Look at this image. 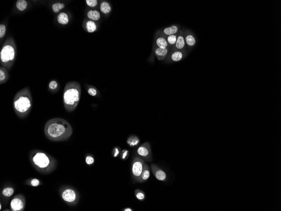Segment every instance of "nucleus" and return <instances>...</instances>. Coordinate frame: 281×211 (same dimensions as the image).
<instances>
[{
    "label": "nucleus",
    "instance_id": "1",
    "mask_svg": "<svg viewBox=\"0 0 281 211\" xmlns=\"http://www.w3.org/2000/svg\"><path fill=\"white\" fill-rule=\"evenodd\" d=\"M47 138L53 142H62L70 138L73 129L70 124L62 118H55L48 120L44 128Z\"/></svg>",
    "mask_w": 281,
    "mask_h": 211
},
{
    "label": "nucleus",
    "instance_id": "2",
    "mask_svg": "<svg viewBox=\"0 0 281 211\" xmlns=\"http://www.w3.org/2000/svg\"><path fill=\"white\" fill-rule=\"evenodd\" d=\"M29 159L31 164L36 170L45 175L52 172L57 167V161L54 157L41 150L31 151Z\"/></svg>",
    "mask_w": 281,
    "mask_h": 211
},
{
    "label": "nucleus",
    "instance_id": "3",
    "mask_svg": "<svg viewBox=\"0 0 281 211\" xmlns=\"http://www.w3.org/2000/svg\"><path fill=\"white\" fill-rule=\"evenodd\" d=\"M33 100L31 93L28 87H25L18 91L13 101V108L16 114L21 119H24L30 113L33 107Z\"/></svg>",
    "mask_w": 281,
    "mask_h": 211
},
{
    "label": "nucleus",
    "instance_id": "4",
    "mask_svg": "<svg viewBox=\"0 0 281 211\" xmlns=\"http://www.w3.org/2000/svg\"><path fill=\"white\" fill-rule=\"evenodd\" d=\"M81 88L76 81L68 82L65 86L63 94L64 108L68 112L75 111L78 106L81 99Z\"/></svg>",
    "mask_w": 281,
    "mask_h": 211
},
{
    "label": "nucleus",
    "instance_id": "5",
    "mask_svg": "<svg viewBox=\"0 0 281 211\" xmlns=\"http://www.w3.org/2000/svg\"><path fill=\"white\" fill-rule=\"evenodd\" d=\"M2 47L0 53L1 64L2 67L10 70L13 65L16 55V47L13 42L8 40Z\"/></svg>",
    "mask_w": 281,
    "mask_h": 211
},
{
    "label": "nucleus",
    "instance_id": "6",
    "mask_svg": "<svg viewBox=\"0 0 281 211\" xmlns=\"http://www.w3.org/2000/svg\"><path fill=\"white\" fill-rule=\"evenodd\" d=\"M59 191L60 197L67 205L75 206L79 201V193L77 190L73 187L64 186L60 188Z\"/></svg>",
    "mask_w": 281,
    "mask_h": 211
},
{
    "label": "nucleus",
    "instance_id": "7",
    "mask_svg": "<svg viewBox=\"0 0 281 211\" xmlns=\"http://www.w3.org/2000/svg\"><path fill=\"white\" fill-rule=\"evenodd\" d=\"M145 164V160L140 157H135L133 159L131 168V174L134 181L137 182L144 168Z\"/></svg>",
    "mask_w": 281,
    "mask_h": 211
},
{
    "label": "nucleus",
    "instance_id": "8",
    "mask_svg": "<svg viewBox=\"0 0 281 211\" xmlns=\"http://www.w3.org/2000/svg\"><path fill=\"white\" fill-rule=\"evenodd\" d=\"M26 198L23 195L19 194L14 197L10 202V209L12 211H23L26 205Z\"/></svg>",
    "mask_w": 281,
    "mask_h": 211
},
{
    "label": "nucleus",
    "instance_id": "9",
    "mask_svg": "<svg viewBox=\"0 0 281 211\" xmlns=\"http://www.w3.org/2000/svg\"><path fill=\"white\" fill-rule=\"evenodd\" d=\"M138 157L148 162L152 160V153L150 144L146 142L140 145L137 150Z\"/></svg>",
    "mask_w": 281,
    "mask_h": 211
},
{
    "label": "nucleus",
    "instance_id": "10",
    "mask_svg": "<svg viewBox=\"0 0 281 211\" xmlns=\"http://www.w3.org/2000/svg\"><path fill=\"white\" fill-rule=\"evenodd\" d=\"M184 35L188 52H190L196 45V37L193 32L188 29L184 30Z\"/></svg>",
    "mask_w": 281,
    "mask_h": 211
},
{
    "label": "nucleus",
    "instance_id": "11",
    "mask_svg": "<svg viewBox=\"0 0 281 211\" xmlns=\"http://www.w3.org/2000/svg\"><path fill=\"white\" fill-rule=\"evenodd\" d=\"M184 29L178 34L175 44L171 48V51H188L184 37Z\"/></svg>",
    "mask_w": 281,
    "mask_h": 211
},
{
    "label": "nucleus",
    "instance_id": "12",
    "mask_svg": "<svg viewBox=\"0 0 281 211\" xmlns=\"http://www.w3.org/2000/svg\"><path fill=\"white\" fill-rule=\"evenodd\" d=\"M188 51H171L167 56L166 61L168 63L180 61L188 55Z\"/></svg>",
    "mask_w": 281,
    "mask_h": 211
},
{
    "label": "nucleus",
    "instance_id": "13",
    "mask_svg": "<svg viewBox=\"0 0 281 211\" xmlns=\"http://www.w3.org/2000/svg\"><path fill=\"white\" fill-rule=\"evenodd\" d=\"M151 168L152 172L158 181L165 182L167 179V177L165 172L154 164H152Z\"/></svg>",
    "mask_w": 281,
    "mask_h": 211
},
{
    "label": "nucleus",
    "instance_id": "14",
    "mask_svg": "<svg viewBox=\"0 0 281 211\" xmlns=\"http://www.w3.org/2000/svg\"><path fill=\"white\" fill-rule=\"evenodd\" d=\"M181 30L179 26L173 25L170 27L164 28L163 32H162V34L165 36H168L169 35L179 34Z\"/></svg>",
    "mask_w": 281,
    "mask_h": 211
},
{
    "label": "nucleus",
    "instance_id": "15",
    "mask_svg": "<svg viewBox=\"0 0 281 211\" xmlns=\"http://www.w3.org/2000/svg\"><path fill=\"white\" fill-rule=\"evenodd\" d=\"M171 48H167L163 49L157 47L155 50V56L158 60L161 61L165 59L171 50Z\"/></svg>",
    "mask_w": 281,
    "mask_h": 211
},
{
    "label": "nucleus",
    "instance_id": "16",
    "mask_svg": "<svg viewBox=\"0 0 281 211\" xmlns=\"http://www.w3.org/2000/svg\"><path fill=\"white\" fill-rule=\"evenodd\" d=\"M156 43L158 47L161 49H165L167 48H171L168 44L166 39V36L163 34L157 37L156 39Z\"/></svg>",
    "mask_w": 281,
    "mask_h": 211
},
{
    "label": "nucleus",
    "instance_id": "17",
    "mask_svg": "<svg viewBox=\"0 0 281 211\" xmlns=\"http://www.w3.org/2000/svg\"><path fill=\"white\" fill-rule=\"evenodd\" d=\"M150 168L147 164L146 163L145 164L144 168L143 170L140 177L138 180L137 182H139V183H143L147 181L150 177Z\"/></svg>",
    "mask_w": 281,
    "mask_h": 211
},
{
    "label": "nucleus",
    "instance_id": "18",
    "mask_svg": "<svg viewBox=\"0 0 281 211\" xmlns=\"http://www.w3.org/2000/svg\"><path fill=\"white\" fill-rule=\"evenodd\" d=\"M7 69L3 67H0V83L1 84L5 83L9 79V74H8Z\"/></svg>",
    "mask_w": 281,
    "mask_h": 211
},
{
    "label": "nucleus",
    "instance_id": "19",
    "mask_svg": "<svg viewBox=\"0 0 281 211\" xmlns=\"http://www.w3.org/2000/svg\"><path fill=\"white\" fill-rule=\"evenodd\" d=\"M58 22L61 25H67L69 22V18L67 14L65 12H61L58 14L57 18Z\"/></svg>",
    "mask_w": 281,
    "mask_h": 211
},
{
    "label": "nucleus",
    "instance_id": "20",
    "mask_svg": "<svg viewBox=\"0 0 281 211\" xmlns=\"http://www.w3.org/2000/svg\"><path fill=\"white\" fill-rule=\"evenodd\" d=\"M87 17L89 19L92 21H97L99 20L101 17L100 12L97 10H90L88 11Z\"/></svg>",
    "mask_w": 281,
    "mask_h": 211
},
{
    "label": "nucleus",
    "instance_id": "21",
    "mask_svg": "<svg viewBox=\"0 0 281 211\" xmlns=\"http://www.w3.org/2000/svg\"><path fill=\"white\" fill-rule=\"evenodd\" d=\"M127 143L131 147H135L138 145L140 143V140L137 136L136 135H131L128 138Z\"/></svg>",
    "mask_w": 281,
    "mask_h": 211
},
{
    "label": "nucleus",
    "instance_id": "22",
    "mask_svg": "<svg viewBox=\"0 0 281 211\" xmlns=\"http://www.w3.org/2000/svg\"><path fill=\"white\" fill-rule=\"evenodd\" d=\"M100 10L103 13L105 14H108L110 13L111 11V7L109 3L106 2H102L100 5Z\"/></svg>",
    "mask_w": 281,
    "mask_h": 211
},
{
    "label": "nucleus",
    "instance_id": "23",
    "mask_svg": "<svg viewBox=\"0 0 281 211\" xmlns=\"http://www.w3.org/2000/svg\"><path fill=\"white\" fill-rule=\"evenodd\" d=\"M14 193V189L11 187H7L2 190V194L3 197L9 198L13 195Z\"/></svg>",
    "mask_w": 281,
    "mask_h": 211
},
{
    "label": "nucleus",
    "instance_id": "24",
    "mask_svg": "<svg viewBox=\"0 0 281 211\" xmlns=\"http://www.w3.org/2000/svg\"><path fill=\"white\" fill-rule=\"evenodd\" d=\"M86 27L87 30L89 33H92L95 31L97 30V26L94 21L89 20L86 22Z\"/></svg>",
    "mask_w": 281,
    "mask_h": 211
},
{
    "label": "nucleus",
    "instance_id": "25",
    "mask_svg": "<svg viewBox=\"0 0 281 211\" xmlns=\"http://www.w3.org/2000/svg\"><path fill=\"white\" fill-rule=\"evenodd\" d=\"M16 7L19 11H24L27 9V2L25 0H18L16 3Z\"/></svg>",
    "mask_w": 281,
    "mask_h": 211
},
{
    "label": "nucleus",
    "instance_id": "26",
    "mask_svg": "<svg viewBox=\"0 0 281 211\" xmlns=\"http://www.w3.org/2000/svg\"><path fill=\"white\" fill-rule=\"evenodd\" d=\"M178 34L166 36V39L167 41L168 44L169 46L171 48L175 44Z\"/></svg>",
    "mask_w": 281,
    "mask_h": 211
},
{
    "label": "nucleus",
    "instance_id": "27",
    "mask_svg": "<svg viewBox=\"0 0 281 211\" xmlns=\"http://www.w3.org/2000/svg\"><path fill=\"white\" fill-rule=\"evenodd\" d=\"M65 4L61 3H56L52 5V10L54 13H58L60 10L65 8Z\"/></svg>",
    "mask_w": 281,
    "mask_h": 211
},
{
    "label": "nucleus",
    "instance_id": "28",
    "mask_svg": "<svg viewBox=\"0 0 281 211\" xmlns=\"http://www.w3.org/2000/svg\"><path fill=\"white\" fill-rule=\"evenodd\" d=\"M135 195L137 199L140 201H143L145 199L146 195L145 193L140 189H136L135 191Z\"/></svg>",
    "mask_w": 281,
    "mask_h": 211
},
{
    "label": "nucleus",
    "instance_id": "29",
    "mask_svg": "<svg viewBox=\"0 0 281 211\" xmlns=\"http://www.w3.org/2000/svg\"><path fill=\"white\" fill-rule=\"evenodd\" d=\"M27 184L33 187H37L41 185V182L38 179L33 178L28 181Z\"/></svg>",
    "mask_w": 281,
    "mask_h": 211
},
{
    "label": "nucleus",
    "instance_id": "30",
    "mask_svg": "<svg viewBox=\"0 0 281 211\" xmlns=\"http://www.w3.org/2000/svg\"><path fill=\"white\" fill-rule=\"evenodd\" d=\"M88 93L90 96L95 97L98 94V91L94 87H90L88 89Z\"/></svg>",
    "mask_w": 281,
    "mask_h": 211
},
{
    "label": "nucleus",
    "instance_id": "31",
    "mask_svg": "<svg viewBox=\"0 0 281 211\" xmlns=\"http://www.w3.org/2000/svg\"><path fill=\"white\" fill-rule=\"evenodd\" d=\"M58 86L57 82L54 80L50 81L49 84V88L52 90H55L57 88Z\"/></svg>",
    "mask_w": 281,
    "mask_h": 211
},
{
    "label": "nucleus",
    "instance_id": "32",
    "mask_svg": "<svg viewBox=\"0 0 281 211\" xmlns=\"http://www.w3.org/2000/svg\"><path fill=\"white\" fill-rule=\"evenodd\" d=\"M87 5L91 7H94L98 4V1L97 0H86Z\"/></svg>",
    "mask_w": 281,
    "mask_h": 211
},
{
    "label": "nucleus",
    "instance_id": "33",
    "mask_svg": "<svg viewBox=\"0 0 281 211\" xmlns=\"http://www.w3.org/2000/svg\"><path fill=\"white\" fill-rule=\"evenodd\" d=\"M6 32V27L3 24L0 25V38H2L4 36Z\"/></svg>",
    "mask_w": 281,
    "mask_h": 211
},
{
    "label": "nucleus",
    "instance_id": "34",
    "mask_svg": "<svg viewBox=\"0 0 281 211\" xmlns=\"http://www.w3.org/2000/svg\"><path fill=\"white\" fill-rule=\"evenodd\" d=\"M85 162L88 165H91L94 163V159L92 156H87L85 158Z\"/></svg>",
    "mask_w": 281,
    "mask_h": 211
},
{
    "label": "nucleus",
    "instance_id": "35",
    "mask_svg": "<svg viewBox=\"0 0 281 211\" xmlns=\"http://www.w3.org/2000/svg\"><path fill=\"white\" fill-rule=\"evenodd\" d=\"M129 156V151L125 149L122 151L121 154V158L123 160H126L128 159Z\"/></svg>",
    "mask_w": 281,
    "mask_h": 211
},
{
    "label": "nucleus",
    "instance_id": "36",
    "mask_svg": "<svg viewBox=\"0 0 281 211\" xmlns=\"http://www.w3.org/2000/svg\"><path fill=\"white\" fill-rule=\"evenodd\" d=\"M120 152V148L118 147H115L113 150V157H116L118 156Z\"/></svg>",
    "mask_w": 281,
    "mask_h": 211
},
{
    "label": "nucleus",
    "instance_id": "37",
    "mask_svg": "<svg viewBox=\"0 0 281 211\" xmlns=\"http://www.w3.org/2000/svg\"><path fill=\"white\" fill-rule=\"evenodd\" d=\"M122 211H133V209H131V208H129V207H128V208H125V209H123V210H122Z\"/></svg>",
    "mask_w": 281,
    "mask_h": 211
},
{
    "label": "nucleus",
    "instance_id": "38",
    "mask_svg": "<svg viewBox=\"0 0 281 211\" xmlns=\"http://www.w3.org/2000/svg\"><path fill=\"white\" fill-rule=\"evenodd\" d=\"M2 203H0V210H2Z\"/></svg>",
    "mask_w": 281,
    "mask_h": 211
}]
</instances>
